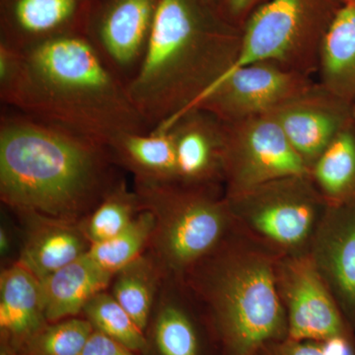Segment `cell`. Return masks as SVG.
I'll return each mask as SVG.
<instances>
[{"mask_svg":"<svg viewBox=\"0 0 355 355\" xmlns=\"http://www.w3.org/2000/svg\"><path fill=\"white\" fill-rule=\"evenodd\" d=\"M114 165L108 147L69 128L21 112L0 119V198L21 217L80 222L119 181Z\"/></svg>","mask_w":355,"mask_h":355,"instance_id":"1","label":"cell"},{"mask_svg":"<svg viewBox=\"0 0 355 355\" xmlns=\"http://www.w3.org/2000/svg\"><path fill=\"white\" fill-rule=\"evenodd\" d=\"M20 51L17 76L0 90L3 104L106 146L121 133L150 130L125 83L84 33Z\"/></svg>","mask_w":355,"mask_h":355,"instance_id":"2","label":"cell"},{"mask_svg":"<svg viewBox=\"0 0 355 355\" xmlns=\"http://www.w3.org/2000/svg\"><path fill=\"white\" fill-rule=\"evenodd\" d=\"M242 29L210 0H159L128 95L149 128L193 108L230 71L241 51Z\"/></svg>","mask_w":355,"mask_h":355,"instance_id":"3","label":"cell"},{"mask_svg":"<svg viewBox=\"0 0 355 355\" xmlns=\"http://www.w3.org/2000/svg\"><path fill=\"white\" fill-rule=\"evenodd\" d=\"M279 256L234 223L182 279L209 315L223 355H257L266 343L288 338L275 284Z\"/></svg>","mask_w":355,"mask_h":355,"instance_id":"4","label":"cell"},{"mask_svg":"<svg viewBox=\"0 0 355 355\" xmlns=\"http://www.w3.org/2000/svg\"><path fill=\"white\" fill-rule=\"evenodd\" d=\"M142 209L154 217L150 257L165 280H182L234 227L223 187L135 184Z\"/></svg>","mask_w":355,"mask_h":355,"instance_id":"5","label":"cell"},{"mask_svg":"<svg viewBox=\"0 0 355 355\" xmlns=\"http://www.w3.org/2000/svg\"><path fill=\"white\" fill-rule=\"evenodd\" d=\"M235 225L280 256H306L328 203L310 175L266 182L226 195Z\"/></svg>","mask_w":355,"mask_h":355,"instance_id":"6","label":"cell"},{"mask_svg":"<svg viewBox=\"0 0 355 355\" xmlns=\"http://www.w3.org/2000/svg\"><path fill=\"white\" fill-rule=\"evenodd\" d=\"M340 4V0H268L243 25L241 51L230 71L272 62L312 77L318 71L324 35Z\"/></svg>","mask_w":355,"mask_h":355,"instance_id":"7","label":"cell"},{"mask_svg":"<svg viewBox=\"0 0 355 355\" xmlns=\"http://www.w3.org/2000/svg\"><path fill=\"white\" fill-rule=\"evenodd\" d=\"M223 171L227 196L279 178L310 175L270 114L224 123Z\"/></svg>","mask_w":355,"mask_h":355,"instance_id":"8","label":"cell"},{"mask_svg":"<svg viewBox=\"0 0 355 355\" xmlns=\"http://www.w3.org/2000/svg\"><path fill=\"white\" fill-rule=\"evenodd\" d=\"M275 284L286 311L288 338L355 343V330L320 277L309 256H279Z\"/></svg>","mask_w":355,"mask_h":355,"instance_id":"9","label":"cell"},{"mask_svg":"<svg viewBox=\"0 0 355 355\" xmlns=\"http://www.w3.org/2000/svg\"><path fill=\"white\" fill-rule=\"evenodd\" d=\"M313 83L312 77L275 62H253L228 72L193 107L233 123L270 113Z\"/></svg>","mask_w":355,"mask_h":355,"instance_id":"10","label":"cell"},{"mask_svg":"<svg viewBox=\"0 0 355 355\" xmlns=\"http://www.w3.org/2000/svg\"><path fill=\"white\" fill-rule=\"evenodd\" d=\"M159 0H90L85 35L125 85L146 53Z\"/></svg>","mask_w":355,"mask_h":355,"instance_id":"11","label":"cell"},{"mask_svg":"<svg viewBox=\"0 0 355 355\" xmlns=\"http://www.w3.org/2000/svg\"><path fill=\"white\" fill-rule=\"evenodd\" d=\"M268 114L310 172L334 139L355 121V103L315 83Z\"/></svg>","mask_w":355,"mask_h":355,"instance_id":"12","label":"cell"},{"mask_svg":"<svg viewBox=\"0 0 355 355\" xmlns=\"http://www.w3.org/2000/svg\"><path fill=\"white\" fill-rule=\"evenodd\" d=\"M308 256L355 330V205H328Z\"/></svg>","mask_w":355,"mask_h":355,"instance_id":"13","label":"cell"},{"mask_svg":"<svg viewBox=\"0 0 355 355\" xmlns=\"http://www.w3.org/2000/svg\"><path fill=\"white\" fill-rule=\"evenodd\" d=\"M156 128L169 130L172 133L177 183L224 188L223 121L205 110L193 107Z\"/></svg>","mask_w":355,"mask_h":355,"instance_id":"14","label":"cell"},{"mask_svg":"<svg viewBox=\"0 0 355 355\" xmlns=\"http://www.w3.org/2000/svg\"><path fill=\"white\" fill-rule=\"evenodd\" d=\"M90 0H0V42L25 50L49 40L85 34Z\"/></svg>","mask_w":355,"mask_h":355,"instance_id":"15","label":"cell"},{"mask_svg":"<svg viewBox=\"0 0 355 355\" xmlns=\"http://www.w3.org/2000/svg\"><path fill=\"white\" fill-rule=\"evenodd\" d=\"M165 282L154 331L159 354L207 355V338H218L209 315L182 280Z\"/></svg>","mask_w":355,"mask_h":355,"instance_id":"16","label":"cell"},{"mask_svg":"<svg viewBox=\"0 0 355 355\" xmlns=\"http://www.w3.org/2000/svg\"><path fill=\"white\" fill-rule=\"evenodd\" d=\"M22 218L26 220V235L17 263L40 280L80 258L90 249L80 222L38 216Z\"/></svg>","mask_w":355,"mask_h":355,"instance_id":"17","label":"cell"},{"mask_svg":"<svg viewBox=\"0 0 355 355\" xmlns=\"http://www.w3.org/2000/svg\"><path fill=\"white\" fill-rule=\"evenodd\" d=\"M48 324L41 280L16 263L0 275V328L6 342L17 349Z\"/></svg>","mask_w":355,"mask_h":355,"instance_id":"18","label":"cell"},{"mask_svg":"<svg viewBox=\"0 0 355 355\" xmlns=\"http://www.w3.org/2000/svg\"><path fill=\"white\" fill-rule=\"evenodd\" d=\"M107 147L114 164L132 173L135 184L177 183L176 151L169 130L121 133Z\"/></svg>","mask_w":355,"mask_h":355,"instance_id":"19","label":"cell"},{"mask_svg":"<svg viewBox=\"0 0 355 355\" xmlns=\"http://www.w3.org/2000/svg\"><path fill=\"white\" fill-rule=\"evenodd\" d=\"M113 279L87 253L51 273L41 280L46 322L55 323L80 314L89 300L106 291Z\"/></svg>","mask_w":355,"mask_h":355,"instance_id":"20","label":"cell"},{"mask_svg":"<svg viewBox=\"0 0 355 355\" xmlns=\"http://www.w3.org/2000/svg\"><path fill=\"white\" fill-rule=\"evenodd\" d=\"M319 83L355 103V4L342 0L320 49Z\"/></svg>","mask_w":355,"mask_h":355,"instance_id":"21","label":"cell"},{"mask_svg":"<svg viewBox=\"0 0 355 355\" xmlns=\"http://www.w3.org/2000/svg\"><path fill=\"white\" fill-rule=\"evenodd\" d=\"M309 174L328 205H355V121L334 139Z\"/></svg>","mask_w":355,"mask_h":355,"instance_id":"22","label":"cell"},{"mask_svg":"<svg viewBox=\"0 0 355 355\" xmlns=\"http://www.w3.org/2000/svg\"><path fill=\"white\" fill-rule=\"evenodd\" d=\"M112 295L142 331L146 330L154 297L165 282L157 263L149 256H140L114 275Z\"/></svg>","mask_w":355,"mask_h":355,"instance_id":"23","label":"cell"},{"mask_svg":"<svg viewBox=\"0 0 355 355\" xmlns=\"http://www.w3.org/2000/svg\"><path fill=\"white\" fill-rule=\"evenodd\" d=\"M139 196L119 180L99 205L80 221L91 245L111 239L130 225L141 211Z\"/></svg>","mask_w":355,"mask_h":355,"instance_id":"24","label":"cell"},{"mask_svg":"<svg viewBox=\"0 0 355 355\" xmlns=\"http://www.w3.org/2000/svg\"><path fill=\"white\" fill-rule=\"evenodd\" d=\"M154 229V217L142 209L127 228L106 241L91 245L87 254L96 265L114 275L128 263L142 256L149 247Z\"/></svg>","mask_w":355,"mask_h":355,"instance_id":"25","label":"cell"},{"mask_svg":"<svg viewBox=\"0 0 355 355\" xmlns=\"http://www.w3.org/2000/svg\"><path fill=\"white\" fill-rule=\"evenodd\" d=\"M83 313L94 330L123 343L132 352H146L148 349L144 331L112 293L102 291L96 294L89 300Z\"/></svg>","mask_w":355,"mask_h":355,"instance_id":"26","label":"cell"},{"mask_svg":"<svg viewBox=\"0 0 355 355\" xmlns=\"http://www.w3.org/2000/svg\"><path fill=\"white\" fill-rule=\"evenodd\" d=\"M93 331L87 320L69 318L44 324L15 350L18 355H80Z\"/></svg>","mask_w":355,"mask_h":355,"instance_id":"27","label":"cell"},{"mask_svg":"<svg viewBox=\"0 0 355 355\" xmlns=\"http://www.w3.org/2000/svg\"><path fill=\"white\" fill-rule=\"evenodd\" d=\"M257 355H330L324 342L286 338L266 343Z\"/></svg>","mask_w":355,"mask_h":355,"instance_id":"28","label":"cell"},{"mask_svg":"<svg viewBox=\"0 0 355 355\" xmlns=\"http://www.w3.org/2000/svg\"><path fill=\"white\" fill-rule=\"evenodd\" d=\"M132 349L99 331H93L80 355H135Z\"/></svg>","mask_w":355,"mask_h":355,"instance_id":"29","label":"cell"},{"mask_svg":"<svg viewBox=\"0 0 355 355\" xmlns=\"http://www.w3.org/2000/svg\"><path fill=\"white\" fill-rule=\"evenodd\" d=\"M268 0H222L220 10L231 23L241 28L248 17Z\"/></svg>","mask_w":355,"mask_h":355,"instance_id":"30","label":"cell"},{"mask_svg":"<svg viewBox=\"0 0 355 355\" xmlns=\"http://www.w3.org/2000/svg\"><path fill=\"white\" fill-rule=\"evenodd\" d=\"M10 240H9V236L7 234L6 230L4 228H1L0 230V251L1 254H6L8 252L9 247H10Z\"/></svg>","mask_w":355,"mask_h":355,"instance_id":"31","label":"cell"},{"mask_svg":"<svg viewBox=\"0 0 355 355\" xmlns=\"http://www.w3.org/2000/svg\"><path fill=\"white\" fill-rule=\"evenodd\" d=\"M0 355H18V354L10 345H8L7 343H4V345H2L1 347Z\"/></svg>","mask_w":355,"mask_h":355,"instance_id":"32","label":"cell"},{"mask_svg":"<svg viewBox=\"0 0 355 355\" xmlns=\"http://www.w3.org/2000/svg\"><path fill=\"white\" fill-rule=\"evenodd\" d=\"M210 1L214 2V4H216V6H219V8H220L222 0H210Z\"/></svg>","mask_w":355,"mask_h":355,"instance_id":"33","label":"cell"},{"mask_svg":"<svg viewBox=\"0 0 355 355\" xmlns=\"http://www.w3.org/2000/svg\"><path fill=\"white\" fill-rule=\"evenodd\" d=\"M350 1L354 2V3L355 4V0H350ZM340 2H342V0H340Z\"/></svg>","mask_w":355,"mask_h":355,"instance_id":"34","label":"cell"}]
</instances>
